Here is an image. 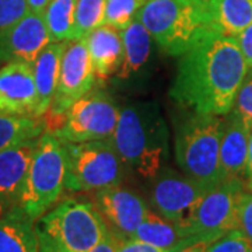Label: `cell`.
<instances>
[{
  "mask_svg": "<svg viewBox=\"0 0 252 252\" xmlns=\"http://www.w3.org/2000/svg\"><path fill=\"white\" fill-rule=\"evenodd\" d=\"M147 0H107L104 24L125 30L139 14Z\"/></svg>",
  "mask_w": 252,
  "mask_h": 252,
  "instance_id": "cell-26",
  "label": "cell"
},
{
  "mask_svg": "<svg viewBox=\"0 0 252 252\" xmlns=\"http://www.w3.org/2000/svg\"><path fill=\"white\" fill-rule=\"evenodd\" d=\"M91 203L119 241H125L135 234L150 209L135 190L121 185L94 190Z\"/></svg>",
  "mask_w": 252,
  "mask_h": 252,
  "instance_id": "cell-12",
  "label": "cell"
},
{
  "mask_svg": "<svg viewBox=\"0 0 252 252\" xmlns=\"http://www.w3.org/2000/svg\"><path fill=\"white\" fill-rule=\"evenodd\" d=\"M126 168L153 180L170 157V130L160 107L153 101L132 102L119 111L111 137Z\"/></svg>",
  "mask_w": 252,
  "mask_h": 252,
  "instance_id": "cell-2",
  "label": "cell"
},
{
  "mask_svg": "<svg viewBox=\"0 0 252 252\" xmlns=\"http://www.w3.org/2000/svg\"><path fill=\"white\" fill-rule=\"evenodd\" d=\"M250 130L234 111L223 121L220 164L225 180L245 181L248 164Z\"/></svg>",
  "mask_w": 252,
  "mask_h": 252,
  "instance_id": "cell-16",
  "label": "cell"
},
{
  "mask_svg": "<svg viewBox=\"0 0 252 252\" xmlns=\"http://www.w3.org/2000/svg\"><path fill=\"white\" fill-rule=\"evenodd\" d=\"M207 241L199 240L195 237H189L187 240H184L180 245H177L175 248H172L170 252H206Z\"/></svg>",
  "mask_w": 252,
  "mask_h": 252,
  "instance_id": "cell-33",
  "label": "cell"
},
{
  "mask_svg": "<svg viewBox=\"0 0 252 252\" xmlns=\"http://www.w3.org/2000/svg\"><path fill=\"white\" fill-rule=\"evenodd\" d=\"M245 195L244 181L224 180L207 190L189 225V235L207 243L240 227V206Z\"/></svg>",
  "mask_w": 252,
  "mask_h": 252,
  "instance_id": "cell-9",
  "label": "cell"
},
{
  "mask_svg": "<svg viewBox=\"0 0 252 252\" xmlns=\"http://www.w3.org/2000/svg\"><path fill=\"white\" fill-rule=\"evenodd\" d=\"M234 112L241 118L244 125L248 127V130H252V69L248 70L240 90L235 97Z\"/></svg>",
  "mask_w": 252,
  "mask_h": 252,
  "instance_id": "cell-28",
  "label": "cell"
},
{
  "mask_svg": "<svg viewBox=\"0 0 252 252\" xmlns=\"http://www.w3.org/2000/svg\"><path fill=\"white\" fill-rule=\"evenodd\" d=\"M77 0H51L44 11L52 42H69L73 38Z\"/></svg>",
  "mask_w": 252,
  "mask_h": 252,
  "instance_id": "cell-24",
  "label": "cell"
},
{
  "mask_svg": "<svg viewBox=\"0 0 252 252\" xmlns=\"http://www.w3.org/2000/svg\"><path fill=\"white\" fill-rule=\"evenodd\" d=\"M213 31L234 38L252 24V0H206Z\"/></svg>",
  "mask_w": 252,
  "mask_h": 252,
  "instance_id": "cell-20",
  "label": "cell"
},
{
  "mask_svg": "<svg viewBox=\"0 0 252 252\" xmlns=\"http://www.w3.org/2000/svg\"><path fill=\"white\" fill-rule=\"evenodd\" d=\"M38 139L0 153V217L20 207L28 165Z\"/></svg>",
  "mask_w": 252,
  "mask_h": 252,
  "instance_id": "cell-15",
  "label": "cell"
},
{
  "mask_svg": "<svg viewBox=\"0 0 252 252\" xmlns=\"http://www.w3.org/2000/svg\"><path fill=\"white\" fill-rule=\"evenodd\" d=\"M45 121L35 117L0 114V153L18 144L35 140L45 130Z\"/></svg>",
  "mask_w": 252,
  "mask_h": 252,
  "instance_id": "cell-23",
  "label": "cell"
},
{
  "mask_svg": "<svg viewBox=\"0 0 252 252\" xmlns=\"http://www.w3.org/2000/svg\"><path fill=\"white\" fill-rule=\"evenodd\" d=\"M238 228L252 243V195L247 192L243 196L241 206H240V227Z\"/></svg>",
  "mask_w": 252,
  "mask_h": 252,
  "instance_id": "cell-30",
  "label": "cell"
},
{
  "mask_svg": "<svg viewBox=\"0 0 252 252\" xmlns=\"http://www.w3.org/2000/svg\"><path fill=\"white\" fill-rule=\"evenodd\" d=\"M150 193V207L165 220L171 221L187 237L189 225L199 202L207 193V188L185 174L167 170V167L154 178Z\"/></svg>",
  "mask_w": 252,
  "mask_h": 252,
  "instance_id": "cell-11",
  "label": "cell"
},
{
  "mask_svg": "<svg viewBox=\"0 0 252 252\" xmlns=\"http://www.w3.org/2000/svg\"><path fill=\"white\" fill-rule=\"evenodd\" d=\"M118 252H170L158 248L152 244L143 243L135 238H127L125 241H121L118 247Z\"/></svg>",
  "mask_w": 252,
  "mask_h": 252,
  "instance_id": "cell-31",
  "label": "cell"
},
{
  "mask_svg": "<svg viewBox=\"0 0 252 252\" xmlns=\"http://www.w3.org/2000/svg\"><path fill=\"white\" fill-rule=\"evenodd\" d=\"M250 188H251V190H252V178H251V181H250Z\"/></svg>",
  "mask_w": 252,
  "mask_h": 252,
  "instance_id": "cell-37",
  "label": "cell"
},
{
  "mask_svg": "<svg viewBox=\"0 0 252 252\" xmlns=\"http://www.w3.org/2000/svg\"><path fill=\"white\" fill-rule=\"evenodd\" d=\"M108 227L91 200L64 198L35 220L38 252H90Z\"/></svg>",
  "mask_w": 252,
  "mask_h": 252,
  "instance_id": "cell-3",
  "label": "cell"
},
{
  "mask_svg": "<svg viewBox=\"0 0 252 252\" xmlns=\"http://www.w3.org/2000/svg\"><path fill=\"white\" fill-rule=\"evenodd\" d=\"M124 42V59L117 73L118 80H130L143 72L150 61L153 36L136 17L125 30L121 31Z\"/></svg>",
  "mask_w": 252,
  "mask_h": 252,
  "instance_id": "cell-19",
  "label": "cell"
},
{
  "mask_svg": "<svg viewBox=\"0 0 252 252\" xmlns=\"http://www.w3.org/2000/svg\"><path fill=\"white\" fill-rule=\"evenodd\" d=\"M66 180L63 142L52 132L38 137L28 165L20 209L34 221L59 202Z\"/></svg>",
  "mask_w": 252,
  "mask_h": 252,
  "instance_id": "cell-6",
  "label": "cell"
},
{
  "mask_svg": "<svg viewBox=\"0 0 252 252\" xmlns=\"http://www.w3.org/2000/svg\"><path fill=\"white\" fill-rule=\"evenodd\" d=\"M66 45L67 42H51L38 55L35 62L32 63V72L38 94L36 118L44 117L52 105L61 73V62Z\"/></svg>",
  "mask_w": 252,
  "mask_h": 252,
  "instance_id": "cell-18",
  "label": "cell"
},
{
  "mask_svg": "<svg viewBox=\"0 0 252 252\" xmlns=\"http://www.w3.org/2000/svg\"><path fill=\"white\" fill-rule=\"evenodd\" d=\"M206 252H252V243L240 228H235L207 244Z\"/></svg>",
  "mask_w": 252,
  "mask_h": 252,
  "instance_id": "cell-27",
  "label": "cell"
},
{
  "mask_svg": "<svg viewBox=\"0 0 252 252\" xmlns=\"http://www.w3.org/2000/svg\"><path fill=\"white\" fill-rule=\"evenodd\" d=\"M107 0H77L72 41L86 36L104 24Z\"/></svg>",
  "mask_w": 252,
  "mask_h": 252,
  "instance_id": "cell-25",
  "label": "cell"
},
{
  "mask_svg": "<svg viewBox=\"0 0 252 252\" xmlns=\"http://www.w3.org/2000/svg\"><path fill=\"white\" fill-rule=\"evenodd\" d=\"M223 118L190 111L175 125V160L185 175L213 188L225 180L220 164Z\"/></svg>",
  "mask_w": 252,
  "mask_h": 252,
  "instance_id": "cell-4",
  "label": "cell"
},
{
  "mask_svg": "<svg viewBox=\"0 0 252 252\" xmlns=\"http://www.w3.org/2000/svg\"><path fill=\"white\" fill-rule=\"evenodd\" d=\"M64 188L70 192H94L121 185L126 165L111 139L66 143Z\"/></svg>",
  "mask_w": 252,
  "mask_h": 252,
  "instance_id": "cell-7",
  "label": "cell"
},
{
  "mask_svg": "<svg viewBox=\"0 0 252 252\" xmlns=\"http://www.w3.org/2000/svg\"><path fill=\"white\" fill-rule=\"evenodd\" d=\"M38 105L32 64L6 63L0 67V114L35 117Z\"/></svg>",
  "mask_w": 252,
  "mask_h": 252,
  "instance_id": "cell-14",
  "label": "cell"
},
{
  "mask_svg": "<svg viewBox=\"0 0 252 252\" xmlns=\"http://www.w3.org/2000/svg\"><path fill=\"white\" fill-rule=\"evenodd\" d=\"M247 175L252 178V130L250 133V146H248V164H247Z\"/></svg>",
  "mask_w": 252,
  "mask_h": 252,
  "instance_id": "cell-36",
  "label": "cell"
},
{
  "mask_svg": "<svg viewBox=\"0 0 252 252\" xmlns=\"http://www.w3.org/2000/svg\"><path fill=\"white\" fill-rule=\"evenodd\" d=\"M137 18L164 52L180 56L213 30L206 0H147Z\"/></svg>",
  "mask_w": 252,
  "mask_h": 252,
  "instance_id": "cell-5",
  "label": "cell"
},
{
  "mask_svg": "<svg viewBox=\"0 0 252 252\" xmlns=\"http://www.w3.org/2000/svg\"><path fill=\"white\" fill-rule=\"evenodd\" d=\"M130 238H135L143 243L152 244L165 251H171L177 245H180L184 240L189 237L184 234L175 224L165 220L157 212L150 207L144 220L137 227L135 234Z\"/></svg>",
  "mask_w": 252,
  "mask_h": 252,
  "instance_id": "cell-22",
  "label": "cell"
},
{
  "mask_svg": "<svg viewBox=\"0 0 252 252\" xmlns=\"http://www.w3.org/2000/svg\"><path fill=\"white\" fill-rule=\"evenodd\" d=\"M51 42L44 14L28 11L17 23L0 31V62L32 64Z\"/></svg>",
  "mask_w": 252,
  "mask_h": 252,
  "instance_id": "cell-13",
  "label": "cell"
},
{
  "mask_svg": "<svg viewBox=\"0 0 252 252\" xmlns=\"http://www.w3.org/2000/svg\"><path fill=\"white\" fill-rule=\"evenodd\" d=\"M51 0H27L28 7H30V11H34V13H41L44 14L46 6L49 4Z\"/></svg>",
  "mask_w": 252,
  "mask_h": 252,
  "instance_id": "cell-35",
  "label": "cell"
},
{
  "mask_svg": "<svg viewBox=\"0 0 252 252\" xmlns=\"http://www.w3.org/2000/svg\"><path fill=\"white\" fill-rule=\"evenodd\" d=\"M234 39L243 52L248 67L252 69V24L243 30L238 35H235Z\"/></svg>",
  "mask_w": 252,
  "mask_h": 252,
  "instance_id": "cell-32",
  "label": "cell"
},
{
  "mask_svg": "<svg viewBox=\"0 0 252 252\" xmlns=\"http://www.w3.org/2000/svg\"><path fill=\"white\" fill-rule=\"evenodd\" d=\"M248 69L234 38L212 31L180 55L170 97L189 111L227 115Z\"/></svg>",
  "mask_w": 252,
  "mask_h": 252,
  "instance_id": "cell-1",
  "label": "cell"
},
{
  "mask_svg": "<svg viewBox=\"0 0 252 252\" xmlns=\"http://www.w3.org/2000/svg\"><path fill=\"white\" fill-rule=\"evenodd\" d=\"M119 240L111 231L107 233V235L99 241L90 252H118L119 247Z\"/></svg>",
  "mask_w": 252,
  "mask_h": 252,
  "instance_id": "cell-34",
  "label": "cell"
},
{
  "mask_svg": "<svg viewBox=\"0 0 252 252\" xmlns=\"http://www.w3.org/2000/svg\"><path fill=\"white\" fill-rule=\"evenodd\" d=\"M94 84L95 70L84 38L69 41L63 52L54 101L48 111L51 121L45 124L54 127L52 133L62 127L67 111L76 101L84 97Z\"/></svg>",
  "mask_w": 252,
  "mask_h": 252,
  "instance_id": "cell-10",
  "label": "cell"
},
{
  "mask_svg": "<svg viewBox=\"0 0 252 252\" xmlns=\"http://www.w3.org/2000/svg\"><path fill=\"white\" fill-rule=\"evenodd\" d=\"M119 119V109L108 93L93 87L67 111L62 127L55 132L62 142L81 143L112 137Z\"/></svg>",
  "mask_w": 252,
  "mask_h": 252,
  "instance_id": "cell-8",
  "label": "cell"
},
{
  "mask_svg": "<svg viewBox=\"0 0 252 252\" xmlns=\"http://www.w3.org/2000/svg\"><path fill=\"white\" fill-rule=\"evenodd\" d=\"M1 66H3V63H1V62H0V67H1Z\"/></svg>",
  "mask_w": 252,
  "mask_h": 252,
  "instance_id": "cell-38",
  "label": "cell"
},
{
  "mask_svg": "<svg viewBox=\"0 0 252 252\" xmlns=\"http://www.w3.org/2000/svg\"><path fill=\"white\" fill-rule=\"evenodd\" d=\"M0 252H38L35 221L20 207L0 217Z\"/></svg>",
  "mask_w": 252,
  "mask_h": 252,
  "instance_id": "cell-21",
  "label": "cell"
},
{
  "mask_svg": "<svg viewBox=\"0 0 252 252\" xmlns=\"http://www.w3.org/2000/svg\"><path fill=\"white\" fill-rule=\"evenodd\" d=\"M90 52L95 76L99 80H108L117 74L124 59V42L121 31L102 24L83 36Z\"/></svg>",
  "mask_w": 252,
  "mask_h": 252,
  "instance_id": "cell-17",
  "label": "cell"
},
{
  "mask_svg": "<svg viewBox=\"0 0 252 252\" xmlns=\"http://www.w3.org/2000/svg\"><path fill=\"white\" fill-rule=\"evenodd\" d=\"M28 11L27 0H0V31L17 23Z\"/></svg>",
  "mask_w": 252,
  "mask_h": 252,
  "instance_id": "cell-29",
  "label": "cell"
}]
</instances>
